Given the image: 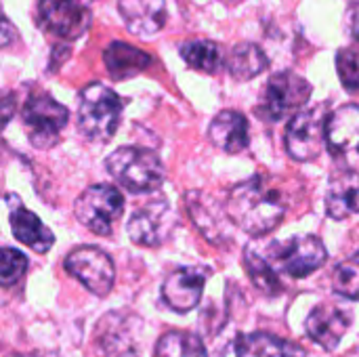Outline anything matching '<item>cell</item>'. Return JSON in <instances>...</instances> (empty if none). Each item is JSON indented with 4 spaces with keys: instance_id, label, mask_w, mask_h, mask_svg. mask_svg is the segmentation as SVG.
Wrapping results in <instances>:
<instances>
[{
    "instance_id": "1",
    "label": "cell",
    "mask_w": 359,
    "mask_h": 357,
    "mask_svg": "<svg viewBox=\"0 0 359 357\" xmlns=\"http://www.w3.org/2000/svg\"><path fill=\"white\" fill-rule=\"evenodd\" d=\"M231 221L248 236H265L280 225L286 215V200L267 177H252L238 183L227 200Z\"/></svg>"
},
{
    "instance_id": "2",
    "label": "cell",
    "mask_w": 359,
    "mask_h": 357,
    "mask_svg": "<svg viewBox=\"0 0 359 357\" xmlns=\"http://www.w3.org/2000/svg\"><path fill=\"white\" fill-rule=\"evenodd\" d=\"M107 173L133 194H149L158 189L166 179L162 160L143 147H118L105 160Z\"/></svg>"
},
{
    "instance_id": "3",
    "label": "cell",
    "mask_w": 359,
    "mask_h": 357,
    "mask_svg": "<svg viewBox=\"0 0 359 357\" xmlns=\"http://www.w3.org/2000/svg\"><path fill=\"white\" fill-rule=\"evenodd\" d=\"M122 116L120 97L99 82L84 86L78 103V128L93 143H105L118 130Z\"/></svg>"
},
{
    "instance_id": "4",
    "label": "cell",
    "mask_w": 359,
    "mask_h": 357,
    "mask_svg": "<svg viewBox=\"0 0 359 357\" xmlns=\"http://www.w3.org/2000/svg\"><path fill=\"white\" fill-rule=\"evenodd\" d=\"M263 257L278 274L301 280L318 271L326 263L328 252L318 236H294L288 242H271Z\"/></svg>"
},
{
    "instance_id": "5",
    "label": "cell",
    "mask_w": 359,
    "mask_h": 357,
    "mask_svg": "<svg viewBox=\"0 0 359 357\" xmlns=\"http://www.w3.org/2000/svg\"><path fill=\"white\" fill-rule=\"evenodd\" d=\"M328 107L311 105L294 114L286 128V151L297 162L316 160L326 145V126H328Z\"/></svg>"
},
{
    "instance_id": "6",
    "label": "cell",
    "mask_w": 359,
    "mask_h": 357,
    "mask_svg": "<svg viewBox=\"0 0 359 357\" xmlns=\"http://www.w3.org/2000/svg\"><path fill=\"white\" fill-rule=\"evenodd\" d=\"M122 213L124 196L111 185H93L84 189L74 204L76 219L97 236H111Z\"/></svg>"
},
{
    "instance_id": "7",
    "label": "cell",
    "mask_w": 359,
    "mask_h": 357,
    "mask_svg": "<svg viewBox=\"0 0 359 357\" xmlns=\"http://www.w3.org/2000/svg\"><path fill=\"white\" fill-rule=\"evenodd\" d=\"M311 84L294 72H278L265 84L259 99V116L269 122H280L309 101Z\"/></svg>"
},
{
    "instance_id": "8",
    "label": "cell",
    "mask_w": 359,
    "mask_h": 357,
    "mask_svg": "<svg viewBox=\"0 0 359 357\" xmlns=\"http://www.w3.org/2000/svg\"><path fill=\"white\" fill-rule=\"evenodd\" d=\"M69 112L57 103L50 95L36 93L23 105V126L29 143L40 149H48L59 141L61 130L67 126Z\"/></svg>"
},
{
    "instance_id": "9",
    "label": "cell",
    "mask_w": 359,
    "mask_h": 357,
    "mask_svg": "<svg viewBox=\"0 0 359 357\" xmlns=\"http://www.w3.org/2000/svg\"><path fill=\"white\" fill-rule=\"evenodd\" d=\"M65 271L74 276L88 292L105 299L116 280V267L107 252L97 246H80L65 259Z\"/></svg>"
},
{
    "instance_id": "10",
    "label": "cell",
    "mask_w": 359,
    "mask_h": 357,
    "mask_svg": "<svg viewBox=\"0 0 359 357\" xmlns=\"http://www.w3.org/2000/svg\"><path fill=\"white\" fill-rule=\"evenodd\" d=\"M353 316L351 309L339 303H322L311 309V314L305 320V332L307 337L324 347L326 351H332L341 345L345 335L351 330Z\"/></svg>"
},
{
    "instance_id": "11",
    "label": "cell",
    "mask_w": 359,
    "mask_h": 357,
    "mask_svg": "<svg viewBox=\"0 0 359 357\" xmlns=\"http://www.w3.org/2000/svg\"><path fill=\"white\" fill-rule=\"evenodd\" d=\"M175 227V215L166 202L145 204L128 221V238L145 248L160 246Z\"/></svg>"
},
{
    "instance_id": "12",
    "label": "cell",
    "mask_w": 359,
    "mask_h": 357,
    "mask_svg": "<svg viewBox=\"0 0 359 357\" xmlns=\"http://www.w3.org/2000/svg\"><path fill=\"white\" fill-rule=\"evenodd\" d=\"M40 19L50 34L69 40L80 38L90 27V11L82 0H44Z\"/></svg>"
},
{
    "instance_id": "13",
    "label": "cell",
    "mask_w": 359,
    "mask_h": 357,
    "mask_svg": "<svg viewBox=\"0 0 359 357\" xmlns=\"http://www.w3.org/2000/svg\"><path fill=\"white\" fill-rule=\"evenodd\" d=\"M206 286V276L198 267H179L175 269L162 284V299L164 303L177 311L187 314L198 307L202 292Z\"/></svg>"
},
{
    "instance_id": "14",
    "label": "cell",
    "mask_w": 359,
    "mask_h": 357,
    "mask_svg": "<svg viewBox=\"0 0 359 357\" xmlns=\"http://www.w3.org/2000/svg\"><path fill=\"white\" fill-rule=\"evenodd\" d=\"M326 145L334 158H359V105L347 103L330 114Z\"/></svg>"
},
{
    "instance_id": "15",
    "label": "cell",
    "mask_w": 359,
    "mask_h": 357,
    "mask_svg": "<svg viewBox=\"0 0 359 357\" xmlns=\"http://www.w3.org/2000/svg\"><path fill=\"white\" fill-rule=\"evenodd\" d=\"M185 206H187L191 221L206 236V240H210L215 244L227 240L229 223H233L227 208L223 210L208 194H202V191H187Z\"/></svg>"
},
{
    "instance_id": "16",
    "label": "cell",
    "mask_w": 359,
    "mask_h": 357,
    "mask_svg": "<svg viewBox=\"0 0 359 357\" xmlns=\"http://www.w3.org/2000/svg\"><path fill=\"white\" fill-rule=\"evenodd\" d=\"M118 11L130 34L149 38L166 23V0H118Z\"/></svg>"
},
{
    "instance_id": "17",
    "label": "cell",
    "mask_w": 359,
    "mask_h": 357,
    "mask_svg": "<svg viewBox=\"0 0 359 357\" xmlns=\"http://www.w3.org/2000/svg\"><path fill=\"white\" fill-rule=\"evenodd\" d=\"M208 137L225 154H240L248 147V120L236 109H225L210 122Z\"/></svg>"
},
{
    "instance_id": "18",
    "label": "cell",
    "mask_w": 359,
    "mask_h": 357,
    "mask_svg": "<svg viewBox=\"0 0 359 357\" xmlns=\"http://www.w3.org/2000/svg\"><path fill=\"white\" fill-rule=\"evenodd\" d=\"M326 213L334 221H345L359 213V173L343 170L332 177L326 191Z\"/></svg>"
},
{
    "instance_id": "19",
    "label": "cell",
    "mask_w": 359,
    "mask_h": 357,
    "mask_svg": "<svg viewBox=\"0 0 359 357\" xmlns=\"http://www.w3.org/2000/svg\"><path fill=\"white\" fill-rule=\"evenodd\" d=\"M11 229H13V236L21 244L29 246L32 250H36L40 255L48 252L50 246L55 244L53 231L34 213L23 208L19 202H17V206H11Z\"/></svg>"
},
{
    "instance_id": "20",
    "label": "cell",
    "mask_w": 359,
    "mask_h": 357,
    "mask_svg": "<svg viewBox=\"0 0 359 357\" xmlns=\"http://www.w3.org/2000/svg\"><path fill=\"white\" fill-rule=\"evenodd\" d=\"M238 357H305V351L286 339L269 332H250L236 339Z\"/></svg>"
},
{
    "instance_id": "21",
    "label": "cell",
    "mask_w": 359,
    "mask_h": 357,
    "mask_svg": "<svg viewBox=\"0 0 359 357\" xmlns=\"http://www.w3.org/2000/svg\"><path fill=\"white\" fill-rule=\"evenodd\" d=\"M103 61L114 80H128V78L141 74L151 63L149 55H145L143 50H139L126 42H111L105 48Z\"/></svg>"
},
{
    "instance_id": "22",
    "label": "cell",
    "mask_w": 359,
    "mask_h": 357,
    "mask_svg": "<svg viewBox=\"0 0 359 357\" xmlns=\"http://www.w3.org/2000/svg\"><path fill=\"white\" fill-rule=\"evenodd\" d=\"M269 65L267 55L263 53L261 46L252 44V42H240L231 48L229 57H227V69L231 74V78L246 82L257 78L259 74H263Z\"/></svg>"
},
{
    "instance_id": "23",
    "label": "cell",
    "mask_w": 359,
    "mask_h": 357,
    "mask_svg": "<svg viewBox=\"0 0 359 357\" xmlns=\"http://www.w3.org/2000/svg\"><path fill=\"white\" fill-rule=\"evenodd\" d=\"M154 357H208V351L198 335L168 330L158 339Z\"/></svg>"
},
{
    "instance_id": "24",
    "label": "cell",
    "mask_w": 359,
    "mask_h": 357,
    "mask_svg": "<svg viewBox=\"0 0 359 357\" xmlns=\"http://www.w3.org/2000/svg\"><path fill=\"white\" fill-rule=\"evenodd\" d=\"M181 57L185 63L204 74H217L223 65L221 46L212 40H191L181 46Z\"/></svg>"
},
{
    "instance_id": "25",
    "label": "cell",
    "mask_w": 359,
    "mask_h": 357,
    "mask_svg": "<svg viewBox=\"0 0 359 357\" xmlns=\"http://www.w3.org/2000/svg\"><path fill=\"white\" fill-rule=\"evenodd\" d=\"M244 265H246V271H248L250 280L257 284V288H261L267 295L280 292V288H282L280 274L269 265V261L263 257V252L248 246L246 252H244Z\"/></svg>"
},
{
    "instance_id": "26",
    "label": "cell",
    "mask_w": 359,
    "mask_h": 357,
    "mask_svg": "<svg viewBox=\"0 0 359 357\" xmlns=\"http://www.w3.org/2000/svg\"><path fill=\"white\" fill-rule=\"evenodd\" d=\"M334 290L345 299L359 301V250L337 267Z\"/></svg>"
},
{
    "instance_id": "27",
    "label": "cell",
    "mask_w": 359,
    "mask_h": 357,
    "mask_svg": "<svg viewBox=\"0 0 359 357\" xmlns=\"http://www.w3.org/2000/svg\"><path fill=\"white\" fill-rule=\"evenodd\" d=\"M337 69L347 90H359V42L337 53Z\"/></svg>"
},
{
    "instance_id": "28",
    "label": "cell",
    "mask_w": 359,
    "mask_h": 357,
    "mask_svg": "<svg viewBox=\"0 0 359 357\" xmlns=\"http://www.w3.org/2000/svg\"><path fill=\"white\" fill-rule=\"evenodd\" d=\"M27 271V257L17 248H2V263H0V280L2 286L17 284L23 274Z\"/></svg>"
},
{
    "instance_id": "29",
    "label": "cell",
    "mask_w": 359,
    "mask_h": 357,
    "mask_svg": "<svg viewBox=\"0 0 359 357\" xmlns=\"http://www.w3.org/2000/svg\"><path fill=\"white\" fill-rule=\"evenodd\" d=\"M347 19H349V29L353 34V38L359 42V2L353 4L347 13Z\"/></svg>"
}]
</instances>
